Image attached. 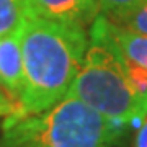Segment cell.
I'll list each match as a JSON object with an SVG mask.
<instances>
[{
	"label": "cell",
	"instance_id": "cell-1",
	"mask_svg": "<svg viewBox=\"0 0 147 147\" xmlns=\"http://www.w3.org/2000/svg\"><path fill=\"white\" fill-rule=\"evenodd\" d=\"M23 88L11 116L49 110L67 96L84 64L88 31L57 21L30 16L20 30Z\"/></svg>",
	"mask_w": 147,
	"mask_h": 147
},
{
	"label": "cell",
	"instance_id": "cell-2",
	"mask_svg": "<svg viewBox=\"0 0 147 147\" xmlns=\"http://www.w3.org/2000/svg\"><path fill=\"white\" fill-rule=\"evenodd\" d=\"M67 96L123 124H142L147 105L137 95L111 34V21L98 15L88 28L84 64Z\"/></svg>",
	"mask_w": 147,
	"mask_h": 147
},
{
	"label": "cell",
	"instance_id": "cell-3",
	"mask_svg": "<svg viewBox=\"0 0 147 147\" xmlns=\"http://www.w3.org/2000/svg\"><path fill=\"white\" fill-rule=\"evenodd\" d=\"M126 126L65 96L41 113L7 116L0 147H111Z\"/></svg>",
	"mask_w": 147,
	"mask_h": 147
},
{
	"label": "cell",
	"instance_id": "cell-4",
	"mask_svg": "<svg viewBox=\"0 0 147 147\" xmlns=\"http://www.w3.org/2000/svg\"><path fill=\"white\" fill-rule=\"evenodd\" d=\"M111 34L121 53L132 87L147 105V36L131 31L113 21Z\"/></svg>",
	"mask_w": 147,
	"mask_h": 147
},
{
	"label": "cell",
	"instance_id": "cell-5",
	"mask_svg": "<svg viewBox=\"0 0 147 147\" xmlns=\"http://www.w3.org/2000/svg\"><path fill=\"white\" fill-rule=\"evenodd\" d=\"M30 16L90 28L101 8L96 0H26Z\"/></svg>",
	"mask_w": 147,
	"mask_h": 147
},
{
	"label": "cell",
	"instance_id": "cell-6",
	"mask_svg": "<svg viewBox=\"0 0 147 147\" xmlns=\"http://www.w3.org/2000/svg\"><path fill=\"white\" fill-rule=\"evenodd\" d=\"M0 84L15 98L23 88V54L20 31L0 38Z\"/></svg>",
	"mask_w": 147,
	"mask_h": 147
},
{
	"label": "cell",
	"instance_id": "cell-7",
	"mask_svg": "<svg viewBox=\"0 0 147 147\" xmlns=\"http://www.w3.org/2000/svg\"><path fill=\"white\" fill-rule=\"evenodd\" d=\"M28 18L26 0H0V38L18 33Z\"/></svg>",
	"mask_w": 147,
	"mask_h": 147
},
{
	"label": "cell",
	"instance_id": "cell-8",
	"mask_svg": "<svg viewBox=\"0 0 147 147\" xmlns=\"http://www.w3.org/2000/svg\"><path fill=\"white\" fill-rule=\"evenodd\" d=\"M101 8V15H105L113 23H121L137 8L146 5L147 0H96Z\"/></svg>",
	"mask_w": 147,
	"mask_h": 147
},
{
	"label": "cell",
	"instance_id": "cell-9",
	"mask_svg": "<svg viewBox=\"0 0 147 147\" xmlns=\"http://www.w3.org/2000/svg\"><path fill=\"white\" fill-rule=\"evenodd\" d=\"M116 25H121V26L127 28L131 31L141 33V34L147 36V3L142 5L141 8H137L132 15L127 16L126 20H123L121 23H116Z\"/></svg>",
	"mask_w": 147,
	"mask_h": 147
},
{
	"label": "cell",
	"instance_id": "cell-10",
	"mask_svg": "<svg viewBox=\"0 0 147 147\" xmlns=\"http://www.w3.org/2000/svg\"><path fill=\"white\" fill-rule=\"evenodd\" d=\"M3 85L0 84V116H11V115H16L18 110H20V105H18V101L13 103V101L7 100L5 93H3V90H2Z\"/></svg>",
	"mask_w": 147,
	"mask_h": 147
},
{
	"label": "cell",
	"instance_id": "cell-11",
	"mask_svg": "<svg viewBox=\"0 0 147 147\" xmlns=\"http://www.w3.org/2000/svg\"><path fill=\"white\" fill-rule=\"evenodd\" d=\"M134 147H147V118L142 121L141 127L137 131V136L134 139Z\"/></svg>",
	"mask_w": 147,
	"mask_h": 147
}]
</instances>
